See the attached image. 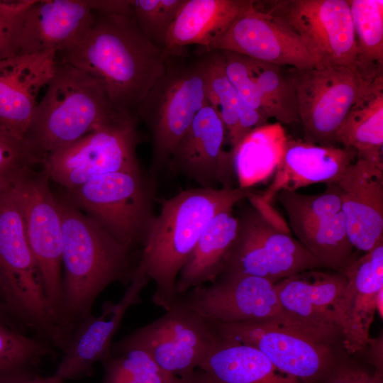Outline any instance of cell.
I'll return each instance as SVG.
<instances>
[{
    "label": "cell",
    "mask_w": 383,
    "mask_h": 383,
    "mask_svg": "<svg viewBox=\"0 0 383 383\" xmlns=\"http://www.w3.org/2000/svg\"><path fill=\"white\" fill-rule=\"evenodd\" d=\"M0 320L17 330H21V324L13 316L7 307L0 301Z\"/></svg>",
    "instance_id": "obj_43"
},
{
    "label": "cell",
    "mask_w": 383,
    "mask_h": 383,
    "mask_svg": "<svg viewBox=\"0 0 383 383\" xmlns=\"http://www.w3.org/2000/svg\"><path fill=\"white\" fill-rule=\"evenodd\" d=\"M248 199L250 206L238 213V232L221 273L249 274L275 284L304 271L324 268L290 235L271 204L262 201L255 192Z\"/></svg>",
    "instance_id": "obj_7"
},
{
    "label": "cell",
    "mask_w": 383,
    "mask_h": 383,
    "mask_svg": "<svg viewBox=\"0 0 383 383\" xmlns=\"http://www.w3.org/2000/svg\"><path fill=\"white\" fill-rule=\"evenodd\" d=\"M227 131L218 110L209 103L196 114L174 148L168 167L206 189H233V155L224 150Z\"/></svg>",
    "instance_id": "obj_19"
},
{
    "label": "cell",
    "mask_w": 383,
    "mask_h": 383,
    "mask_svg": "<svg viewBox=\"0 0 383 383\" xmlns=\"http://www.w3.org/2000/svg\"><path fill=\"white\" fill-rule=\"evenodd\" d=\"M224 50L296 69L318 67L299 35L278 17L259 8L255 1L204 51Z\"/></svg>",
    "instance_id": "obj_18"
},
{
    "label": "cell",
    "mask_w": 383,
    "mask_h": 383,
    "mask_svg": "<svg viewBox=\"0 0 383 383\" xmlns=\"http://www.w3.org/2000/svg\"><path fill=\"white\" fill-rule=\"evenodd\" d=\"M150 280L138 270L117 303L106 301L101 313H91L80 321L72 333L55 374L64 381L92 375L94 365L111 353L112 340L118 331L126 311L141 302L140 294Z\"/></svg>",
    "instance_id": "obj_20"
},
{
    "label": "cell",
    "mask_w": 383,
    "mask_h": 383,
    "mask_svg": "<svg viewBox=\"0 0 383 383\" xmlns=\"http://www.w3.org/2000/svg\"><path fill=\"white\" fill-rule=\"evenodd\" d=\"M43 170L32 172L11 187L21 209L28 243L36 262L48 303L62 321V231L57 198Z\"/></svg>",
    "instance_id": "obj_13"
},
{
    "label": "cell",
    "mask_w": 383,
    "mask_h": 383,
    "mask_svg": "<svg viewBox=\"0 0 383 383\" xmlns=\"http://www.w3.org/2000/svg\"><path fill=\"white\" fill-rule=\"evenodd\" d=\"M357 158V152L352 148L321 145L288 135L283 158L270 184L257 196L262 201L271 204L281 191H296L320 182L337 183Z\"/></svg>",
    "instance_id": "obj_24"
},
{
    "label": "cell",
    "mask_w": 383,
    "mask_h": 383,
    "mask_svg": "<svg viewBox=\"0 0 383 383\" xmlns=\"http://www.w3.org/2000/svg\"><path fill=\"white\" fill-rule=\"evenodd\" d=\"M335 140L336 144L355 150L357 158L382 160L383 82L353 106Z\"/></svg>",
    "instance_id": "obj_32"
},
{
    "label": "cell",
    "mask_w": 383,
    "mask_h": 383,
    "mask_svg": "<svg viewBox=\"0 0 383 383\" xmlns=\"http://www.w3.org/2000/svg\"><path fill=\"white\" fill-rule=\"evenodd\" d=\"M93 21L87 1L35 0L24 17L18 55L69 50L82 40Z\"/></svg>",
    "instance_id": "obj_22"
},
{
    "label": "cell",
    "mask_w": 383,
    "mask_h": 383,
    "mask_svg": "<svg viewBox=\"0 0 383 383\" xmlns=\"http://www.w3.org/2000/svg\"><path fill=\"white\" fill-rule=\"evenodd\" d=\"M35 1H0V60L18 55L24 17Z\"/></svg>",
    "instance_id": "obj_38"
},
{
    "label": "cell",
    "mask_w": 383,
    "mask_h": 383,
    "mask_svg": "<svg viewBox=\"0 0 383 383\" xmlns=\"http://www.w3.org/2000/svg\"><path fill=\"white\" fill-rule=\"evenodd\" d=\"M174 304L212 322L271 321L321 340L282 309L275 284L256 276L222 272L209 285L196 287L178 295Z\"/></svg>",
    "instance_id": "obj_11"
},
{
    "label": "cell",
    "mask_w": 383,
    "mask_h": 383,
    "mask_svg": "<svg viewBox=\"0 0 383 383\" xmlns=\"http://www.w3.org/2000/svg\"><path fill=\"white\" fill-rule=\"evenodd\" d=\"M0 383H64V380L55 373L51 376L43 377L38 372H33L18 375Z\"/></svg>",
    "instance_id": "obj_41"
},
{
    "label": "cell",
    "mask_w": 383,
    "mask_h": 383,
    "mask_svg": "<svg viewBox=\"0 0 383 383\" xmlns=\"http://www.w3.org/2000/svg\"><path fill=\"white\" fill-rule=\"evenodd\" d=\"M382 296H383V290L379 293L377 296V311H378L379 316L381 318H382V314H383Z\"/></svg>",
    "instance_id": "obj_44"
},
{
    "label": "cell",
    "mask_w": 383,
    "mask_h": 383,
    "mask_svg": "<svg viewBox=\"0 0 383 383\" xmlns=\"http://www.w3.org/2000/svg\"><path fill=\"white\" fill-rule=\"evenodd\" d=\"M136 114L122 113L44 158L49 179L74 189L101 174L141 170L136 148L142 141Z\"/></svg>",
    "instance_id": "obj_10"
},
{
    "label": "cell",
    "mask_w": 383,
    "mask_h": 383,
    "mask_svg": "<svg viewBox=\"0 0 383 383\" xmlns=\"http://www.w3.org/2000/svg\"><path fill=\"white\" fill-rule=\"evenodd\" d=\"M294 88L304 140L336 145L335 133L345 116L383 76L372 77L357 64L289 67L286 71Z\"/></svg>",
    "instance_id": "obj_8"
},
{
    "label": "cell",
    "mask_w": 383,
    "mask_h": 383,
    "mask_svg": "<svg viewBox=\"0 0 383 383\" xmlns=\"http://www.w3.org/2000/svg\"><path fill=\"white\" fill-rule=\"evenodd\" d=\"M56 55L47 50L0 60L1 125L25 137L37 96L53 75Z\"/></svg>",
    "instance_id": "obj_23"
},
{
    "label": "cell",
    "mask_w": 383,
    "mask_h": 383,
    "mask_svg": "<svg viewBox=\"0 0 383 383\" xmlns=\"http://www.w3.org/2000/svg\"><path fill=\"white\" fill-rule=\"evenodd\" d=\"M101 383H182V378L161 369L150 355L140 349L110 355L101 362Z\"/></svg>",
    "instance_id": "obj_35"
},
{
    "label": "cell",
    "mask_w": 383,
    "mask_h": 383,
    "mask_svg": "<svg viewBox=\"0 0 383 383\" xmlns=\"http://www.w3.org/2000/svg\"><path fill=\"white\" fill-rule=\"evenodd\" d=\"M89 7L95 11L104 13H132L130 0L87 1Z\"/></svg>",
    "instance_id": "obj_40"
},
{
    "label": "cell",
    "mask_w": 383,
    "mask_h": 383,
    "mask_svg": "<svg viewBox=\"0 0 383 383\" xmlns=\"http://www.w3.org/2000/svg\"><path fill=\"white\" fill-rule=\"evenodd\" d=\"M345 285L343 273L314 269L281 279L275 283V289L282 309L330 344L348 333Z\"/></svg>",
    "instance_id": "obj_17"
},
{
    "label": "cell",
    "mask_w": 383,
    "mask_h": 383,
    "mask_svg": "<svg viewBox=\"0 0 383 383\" xmlns=\"http://www.w3.org/2000/svg\"><path fill=\"white\" fill-rule=\"evenodd\" d=\"M0 301H1V303H3L2 301H1V294H0Z\"/></svg>",
    "instance_id": "obj_45"
},
{
    "label": "cell",
    "mask_w": 383,
    "mask_h": 383,
    "mask_svg": "<svg viewBox=\"0 0 383 383\" xmlns=\"http://www.w3.org/2000/svg\"><path fill=\"white\" fill-rule=\"evenodd\" d=\"M208 103L201 55L170 56L164 74L139 104L136 115L148 128L152 153L149 176L155 179L196 114Z\"/></svg>",
    "instance_id": "obj_6"
},
{
    "label": "cell",
    "mask_w": 383,
    "mask_h": 383,
    "mask_svg": "<svg viewBox=\"0 0 383 383\" xmlns=\"http://www.w3.org/2000/svg\"><path fill=\"white\" fill-rule=\"evenodd\" d=\"M211 323L220 335L257 348L302 383L324 382L335 365L330 344L294 328L271 321Z\"/></svg>",
    "instance_id": "obj_16"
},
{
    "label": "cell",
    "mask_w": 383,
    "mask_h": 383,
    "mask_svg": "<svg viewBox=\"0 0 383 383\" xmlns=\"http://www.w3.org/2000/svg\"><path fill=\"white\" fill-rule=\"evenodd\" d=\"M217 336L209 320L174 304L163 316L113 342L111 353L140 349L161 369L182 377L199 367Z\"/></svg>",
    "instance_id": "obj_12"
},
{
    "label": "cell",
    "mask_w": 383,
    "mask_h": 383,
    "mask_svg": "<svg viewBox=\"0 0 383 383\" xmlns=\"http://www.w3.org/2000/svg\"><path fill=\"white\" fill-rule=\"evenodd\" d=\"M239 226V216L235 214L233 208L221 211L211 220L179 272L178 295L206 282L211 283L219 276Z\"/></svg>",
    "instance_id": "obj_29"
},
{
    "label": "cell",
    "mask_w": 383,
    "mask_h": 383,
    "mask_svg": "<svg viewBox=\"0 0 383 383\" xmlns=\"http://www.w3.org/2000/svg\"><path fill=\"white\" fill-rule=\"evenodd\" d=\"M0 294L2 302L24 328L33 330L54 348L65 350L72 331L60 323L45 298L11 187L0 191Z\"/></svg>",
    "instance_id": "obj_4"
},
{
    "label": "cell",
    "mask_w": 383,
    "mask_h": 383,
    "mask_svg": "<svg viewBox=\"0 0 383 383\" xmlns=\"http://www.w3.org/2000/svg\"><path fill=\"white\" fill-rule=\"evenodd\" d=\"M347 1L357 52L355 63L371 76H383V1Z\"/></svg>",
    "instance_id": "obj_33"
},
{
    "label": "cell",
    "mask_w": 383,
    "mask_h": 383,
    "mask_svg": "<svg viewBox=\"0 0 383 383\" xmlns=\"http://www.w3.org/2000/svg\"><path fill=\"white\" fill-rule=\"evenodd\" d=\"M252 188H194L184 190L162 202L160 213L150 225L135 268L155 290L152 303L165 311L174 306L177 280L182 267L211 220L221 211L248 199Z\"/></svg>",
    "instance_id": "obj_2"
},
{
    "label": "cell",
    "mask_w": 383,
    "mask_h": 383,
    "mask_svg": "<svg viewBox=\"0 0 383 383\" xmlns=\"http://www.w3.org/2000/svg\"><path fill=\"white\" fill-rule=\"evenodd\" d=\"M93 12L94 21L82 40L57 53L56 61L98 79L116 112L136 114L139 104L164 74L171 55L143 35L133 12Z\"/></svg>",
    "instance_id": "obj_1"
},
{
    "label": "cell",
    "mask_w": 383,
    "mask_h": 383,
    "mask_svg": "<svg viewBox=\"0 0 383 383\" xmlns=\"http://www.w3.org/2000/svg\"><path fill=\"white\" fill-rule=\"evenodd\" d=\"M62 219V321L74 330L91 313L99 295L115 282L129 284L138 260L96 221L57 199Z\"/></svg>",
    "instance_id": "obj_3"
},
{
    "label": "cell",
    "mask_w": 383,
    "mask_h": 383,
    "mask_svg": "<svg viewBox=\"0 0 383 383\" xmlns=\"http://www.w3.org/2000/svg\"><path fill=\"white\" fill-rule=\"evenodd\" d=\"M181 378L182 383H213L210 377L199 368Z\"/></svg>",
    "instance_id": "obj_42"
},
{
    "label": "cell",
    "mask_w": 383,
    "mask_h": 383,
    "mask_svg": "<svg viewBox=\"0 0 383 383\" xmlns=\"http://www.w3.org/2000/svg\"><path fill=\"white\" fill-rule=\"evenodd\" d=\"M67 201L83 210L116 240L133 249L143 245L156 215L154 179L142 171L101 174L67 191Z\"/></svg>",
    "instance_id": "obj_9"
},
{
    "label": "cell",
    "mask_w": 383,
    "mask_h": 383,
    "mask_svg": "<svg viewBox=\"0 0 383 383\" xmlns=\"http://www.w3.org/2000/svg\"><path fill=\"white\" fill-rule=\"evenodd\" d=\"M294 31L318 66L355 64L357 47L347 0L255 1Z\"/></svg>",
    "instance_id": "obj_14"
},
{
    "label": "cell",
    "mask_w": 383,
    "mask_h": 383,
    "mask_svg": "<svg viewBox=\"0 0 383 383\" xmlns=\"http://www.w3.org/2000/svg\"><path fill=\"white\" fill-rule=\"evenodd\" d=\"M217 334L199 367L213 383H302L277 368L257 348Z\"/></svg>",
    "instance_id": "obj_28"
},
{
    "label": "cell",
    "mask_w": 383,
    "mask_h": 383,
    "mask_svg": "<svg viewBox=\"0 0 383 383\" xmlns=\"http://www.w3.org/2000/svg\"><path fill=\"white\" fill-rule=\"evenodd\" d=\"M382 375L345 365H335L325 383H382Z\"/></svg>",
    "instance_id": "obj_39"
},
{
    "label": "cell",
    "mask_w": 383,
    "mask_h": 383,
    "mask_svg": "<svg viewBox=\"0 0 383 383\" xmlns=\"http://www.w3.org/2000/svg\"><path fill=\"white\" fill-rule=\"evenodd\" d=\"M282 67L247 57L228 77L242 101L267 120L275 118L286 125L300 123L294 88Z\"/></svg>",
    "instance_id": "obj_26"
},
{
    "label": "cell",
    "mask_w": 383,
    "mask_h": 383,
    "mask_svg": "<svg viewBox=\"0 0 383 383\" xmlns=\"http://www.w3.org/2000/svg\"><path fill=\"white\" fill-rule=\"evenodd\" d=\"M43 160L25 137L0 124V191L11 188Z\"/></svg>",
    "instance_id": "obj_36"
},
{
    "label": "cell",
    "mask_w": 383,
    "mask_h": 383,
    "mask_svg": "<svg viewBox=\"0 0 383 383\" xmlns=\"http://www.w3.org/2000/svg\"><path fill=\"white\" fill-rule=\"evenodd\" d=\"M287 139L288 135L278 122L250 132L231 151L238 187L252 188L272 178L283 158Z\"/></svg>",
    "instance_id": "obj_31"
},
{
    "label": "cell",
    "mask_w": 383,
    "mask_h": 383,
    "mask_svg": "<svg viewBox=\"0 0 383 383\" xmlns=\"http://www.w3.org/2000/svg\"><path fill=\"white\" fill-rule=\"evenodd\" d=\"M274 199L284 209L296 239L324 268L341 272L355 255L338 182L316 194L281 191Z\"/></svg>",
    "instance_id": "obj_15"
},
{
    "label": "cell",
    "mask_w": 383,
    "mask_h": 383,
    "mask_svg": "<svg viewBox=\"0 0 383 383\" xmlns=\"http://www.w3.org/2000/svg\"><path fill=\"white\" fill-rule=\"evenodd\" d=\"M201 57L206 74L207 101L218 110L232 151L250 132L269 120L239 97L226 74L221 50H204Z\"/></svg>",
    "instance_id": "obj_30"
},
{
    "label": "cell",
    "mask_w": 383,
    "mask_h": 383,
    "mask_svg": "<svg viewBox=\"0 0 383 383\" xmlns=\"http://www.w3.org/2000/svg\"><path fill=\"white\" fill-rule=\"evenodd\" d=\"M252 0H184L167 35L165 50L171 55H187L196 45L206 50L250 6Z\"/></svg>",
    "instance_id": "obj_27"
},
{
    "label": "cell",
    "mask_w": 383,
    "mask_h": 383,
    "mask_svg": "<svg viewBox=\"0 0 383 383\" xmlns=\"http://www.w3.org/2000/svg\"><path fill=\"white\" fill-rule=\"evenodd\" d=\"M338 184L349 239L368 252L383 243V162L357 158Z\"/></svg>",
    "instance_id": "obj_21"
},
{
    "label": "cell",
    "mask_w": 383,
    "mask_h": 383,
    "mask_svg": "<svg viewBox=\"0 0 383 383\" xmlns=\"http://www.w3.org/2000/svg\"><path fill=\"white\" fill-rule=\"evenodd\" d=\"M184 0H130L140 31L156 47L165 50L169 29Z\"/></svg>",
    "instance_id": "obj_37"
},
{
    "label": "cell",
    "mask_w": 383,
    "mask_h": 383,
    "mask_svg": "<svg viewBox=\"0 0 383 383\" xmlns=\"http://www.w3.org/2000/svg\"><path fill=\"white\" fill-rule=\"evenodd\" d=\"M122 113L111 106L101 82L68 63L57 62L37 103L26 138L43 158Z\"/></svg>",
    "instance_id": "obj_5"
},
{
    "label": "cell",
    "mask_w": 383,
    "mask_h": 383,
    "mask_svg": "<svg viewBox=\"0 0 383 383\" xmlns=\"http://www.w3.org/2000/svg\"><path fill=\"white\" fill-rule=\"evenodd\" d=\"M53 352L48 342L29 337L0 320V382L37 372L38 364Z\"/></svg>",
    "instance_id": "obj_34"
},
{
    "label": "cell",
    "mask_w": 383,
    "mask_h": 383,
    "mask_svg": "<svg viewBox=\"0 0 383 383\" xmlns=\"http://www.w3.org/2000/svg\"><path fill=\"white\" fill-rule=\"evenodd\" d=\"M341 273L346 279L344 304L348 322L343 342L345 350L353 353L365 348L371 340L377 299L383 290V243L359 257L355 256Z\"/></svg>",
    "instance_id": "obj_25"
}]
</instances>
